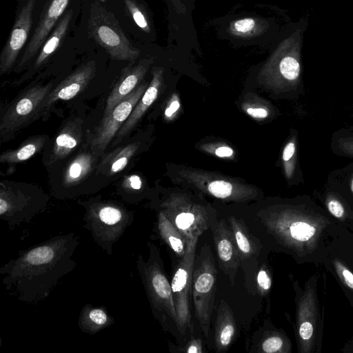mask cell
<instances>
[{
  "label": "cell",
  "mask_w": 353,
  "mask_h": 353,
  "mask_svg": "<svg viewBox=\"0 0 353 353\" xmlns=\"http://www.w3.org/2000/svg\"><path fill=\"white\" fill-rule=\"evenodd\" d=\"M122 187L128 193L137 192L142 188V181L139 176L132 174L125 177Z\"/></svg>",
  "instance_id": "obj_34"
},
{
  "label": "cell",
  "mask_w": 353,
  "mask_h": 353,
  "mask_svg": "<svg viewBox=\"0 0 353 353\" xmlns=\"http://www.w3.org/2000/svg\"><path fill=\"white\" fill-rule=\"evenodd\" d=\"M96 159L91 150L79 152L66 166L63 174V185L69 188L81 183L92 171Z\"/></svg>",
  "instance_id": "obj_23"
},
{
  "label": "cell",
  "mask_w": 353,
  "mask_h": 353,
  "mask_svg": "<svg viewBox=\"0 0 353 353\" xmlns=\"http://www.w3.org/2000/svg\"><path fill=\"white\" fill-rule=\"evenodd\" d=\"M256 352L275 353L284 352V341L279 335L269 334L259 342Z\"/></svg>",
  "instance_id": "obj_29"
},
{
  "label": "cell",
  "mask_w": 353,
  "mask_h": 353,
  "mask_svg": "<svg viewBox=\"0 0 353 353\" xmlns=\"http://www.w3.org/2000/svg\"><path fill=\"white\" fill-rule=\"evenodd\" d=\"M96 71V62L94 60L88 61L76 68L49 92L42 103L41 114L48 110L59 100L68 101L76 97L90 83Z\"/></svg>",
  "instance_id": "obj_15"
},
{
  "label": "cell",
  "mask_w": 353,
  "mask_h": 353,
  "mask_svg": "<svg viewBox=\"0 0 353 353\" xmlns=\"http://www.w3.org/2000/svg\"><path fill=\"white\" fill-rule=\"evenodd\" d=\"M156 229L159 236L178 260L183 259L191 243H188L186 239L161 210L157 214Z\"/></svg>",
  "instance_id": "obj_21"
},
{
  "label": "cell",
  "mask_w": 353,
  "mask_h": 353,
  "mask_svg": "<svg viewBox=\"0 0 353 353\" xmlns=\"http://www.w3.org/2000/svg\"><path fill=\"white\" fill-rule=\"evenodd\" d=\"M37 1L17 0L14 23L0 54L1 74L14 70L30 39Z\"/></svg>",
  "instance_id": "obj_9"
},
{
  "label": "cell",
  "mask_w": 353,
  "mask_h": 353,
  "mask_svg": "<svg viewBox=\"0 0 353 353\" xmlns=\"http://www.w3.org/2000/svg\"><path fill=\"white\" fill-rule=\"evenodd\" d=\"M219 266L233 286L241 259L233 234L225 220L211 227Z\"/></svg>",
  "instance_id": "obj_14"
},
{
  "label": "cell",
  "mask_w": 353,
  "mask_h": 353,
  "mask_svg": "<svg viewBox=\"0 0 353 353\" xmlns=\"http://www.w3.org/2000/svg\"><path fill=\"white\" fill-rule=\"evenodd\" d=\"M148 87L147 83L139 85L108 114L103 115L90 141V150L97 158L104 153Z\"/></svg>",
  "instance_id": "obj_11"
},
{
  "label": "cell",
  "mask_w": 353,
  "mask_h": 353,
  "mask_svg": "<svg viewBox=\"0 0 353 353\" xmlns=\"http://www.w3.org/2000/svg\"><path fill=\"white\" fill-rule=\"evenodd\" d=\"M327 207L329 212L336 218H341L344 215L342 203L335 198L330 197L327 200Z\"/></svg>",
  "instance_id": "obj_35"
},
{
  "label": "cell",
  "mask_w": 353,
  "mask_h": 353,
  "mask_svg": "<svg viewBox=\"0 0 353 353\" xmlns=\"http://www.w3.org/2000/svg\"><path fill=\"white\" fill-rule=\"evenodd\" d=\"M334 265L340 276L345 283L351 289H353V274L339 261L334 262Z\"/></svg>",
  "instance_id": "obj_36"
},
{
  "label": "cell",
  "mask_w": 353,
  "mask_h": 353,
  "mask_svg": "<svg viewBox=\"0 0 353 353\" xmlns=\"http://www.w3.org/2000/svg\"><path fill=\"white\" fill-rule=\"evenodd\" d=\"M236 333V324L232 309L223 299L219 302L216 313L214 344L216 352H226Z\"/></svg>",
  "instance_id": "obj_19"
},
{
  "label": "cell",
  "mask_w": 353,
  "mask_h": 353,
  "mask_svg": "<svg viewBox=\"0 0 353 353\" xmlns=\"http://www.w3.org/2000/svg\"><path fill=\"white\" fill-rule=\"evenodd\" d=\"M215 154L219 157H230L232 155L233 150L230 147L221 146L216 150Z\"/></svg>",
  "instance_id": "obj_40"
},
{
  "label": "cell",
  "mask_w": 353,
  "mask_h": 353,
  "mask_svg": "<svg viewBox=\"0 0 353 353\" xmlns=\"http://www.w3.org/2000/svg\"><path fill=\"white\" fill-rule=\"evenodd\" d=\"M121 8L122 14L128 24L130 21L140 30L148 32L149 22L142 6L138 0H115Z\"/></svg>",
  "instance_id": "obj_26"
},
{
  "label": "cell",
  "mask_w": 353,
  "mask_h": 353,
  "mask_svg": "<svg viewBox=\"0 0 353 353\" xmlns=\"http://www.w3.org/2000/svg\"><path fill=\"white\" fill-rule=\"evenodd\" d=\"M279 70L284 84L292 88L299 85L301 65L297 53L283 57L279 62Z\"/></svg>",
  "instance_id": "obj_27"
},
{
  "label": "cell",
  "mask_w": 353,
  "mask_h": 353,
  "mask_svg": "<svg viewBox=\"0 0 353 353\" xmlns=\"http://www.w3.org/2000/svg\"><path fill=\"white\" fill-rule=\"evenodd\" d=\"M208 191L212 196L218 199H225L234 198L237 199L233 196L232 185L225 181L219 180L211 182L208 186Z\"/></svg>",
  "instance_id": "obj_30"
},
{
  "label": "cell",
  "mask_w": 353,
  "mask_h": 353,
  "mask_svg": "<svg viewBox=\"0 0 353 353\" xmlns=\"http://www.w3.org/2000/svg\"><path fill=\"white\" fill-rule=\"evenodd\" d=\"M197 242L198 240L192 241L184 257L179 261L170 282L182 338L188 330L192 331L190 296Z\"/></svg>",
  "instance_id": "obj_10"
},
{
  "label": "cell",
  "mask_w": 353,
  "mask_h": 353,
  "mask_svg": "<svg viewBox=\"0 0 353 353\" xmlns=\"http://www.w3.org/2000/svg\"><path fill=\"white\" fill-rule=\"evenodd\" d=\"M48 197L42 194L0 184V219L10 228L29 223L47 205Z\"/></svg>",
  "instance_id": "obj_8"
},
{
  "label": "cell",
  "mask_w": 353,
  "mask_h": 353,
  "mask_svg": "<svg viewBox=\"0 0 353 353\" xmlns=\"http://www.w3.org/2000/svg\"><path fill=\"white\" fill-rule=\"evenodd\" d=\"M227 222L233 234L241 263L245 260L257 257L262 248L260 240L249 231L245 223L241 220L231 216Z\"/></svg>",
  "instance_id": "obj_20"
},
{
  "label": "cell",
  "mask_w": 353,
  "mask_h": 353,
  "mask_svg": "<svg viewBox=\"0 0 353 353\" xmlns=\"http://www.w3.org/2000/svg\"><path fill=\"white\" fill-rule=\"evenodd\" d=\"M190 244L198 240L217 221L216 216L203 205L183 200H170L163 203L159 210Z\"/></svg>",
  "instance_id": "obj_7"
},
{
  "label": "cell",
  "mask_w": 353,
  "mask_h": 353,
  "mask_svg": "<svg viewBox=\"0 0 353 353\" xmlns=\"http://www.w3.org/2000/svg\"><path fill=\"white\" fill-rule=\"evenodd\" d=\"M161 83V73L155 70L152 79L144 94L134 106L129 117L115 135L114 145L119 143L136 126L145 111L157 97Z\"/></svg>",
  "instance_id": "obj_18"
},
{
  "label": "cell",
  "mask_w": 353,
  "mask_h": 353,
  "mask_svg": "<svg viewBox=\"0 0 353 353\" xmlns=\"http://www.w3.org/2000/svg\"><path fill=\"white\" fill-rule=\"evenodd\" d=\"M114 323L115 319L108 312L105 307L86 303L81 310L77 325L81 332L95 334Z\"/></svg>",
  "instance_id": "obj_22"
},
{
  "label": "cell",
  "mask_w": 353,
  "mask_h": 353,
  "mask_svg": "<svg viewBox=\"0 0 353 353\" xmlns=\"http://www.w3.org/2000/svg\"><path fill=\"white\" fill-rule=\"evenodd\" d=\"M256 281L259 294L261 296L268 294L272 286V279L265 265L260 267L256 274Z\"/></svg>",
  "instance_id": "obj_31"
},
{
  "label": "cell",
  "mask_w": 353,
  "mask_h": 353,
  "mask_svg": "<svg viewBox=\"0 0 353 353\" xmlns=\"http://www.w3.org/2000/svg\"><path fill=\"white\" fill-rule=\"evenodd\" d=\"M87 28L90 37L112 59L134 63L139 57V50L130 41L117 17L98 0L90 4Z\"/></svg>",
  "instance_id": "obj_4"
},
{
  "label": "cell",
  "mask_w": 353,
  "mask_h": 353,
  "mask_svg": "<svg viewBox=\"0 0 353 353\" xmlns=\"http://www.w3.org/2000/svg\"><path fill=\"white\" fill-rule=\"evenodd\" d=\"M180 107V103L177 100L172 101L169 107L165 111V115L167 118L171 117V116L175 113Z\"/></svg>",
  "instance_id": "obj_41"
},
{
  "label": "cell",
  "mask_w": 353,
  "mask_h": 353,
  "mask_svg": "<svg viewBox=\"0 0 353 353\" xmlns=\"http://www.w3.org/2000/svg\"><path fill=\"white\" fill-rule=\"evenodd\" d=\"M73 1L74 0H47L42 7L39 20L30 39L13 70L14 72H20L28 67L47 37L64 12L72 6Z\"/></svg>",
  "instance_id": "obj_12"
},
{
  "label": "cell",
  "mask_w": 353,
  "mask_h": 353,
  "mask_svg": "<svg viewBox=\"0 0 353 353\" xmlns=\"http://www.w3.org/2000/svg\"><path fill=\"white\" fill-rule=\"evenodd\" d=\"M337 151L344 156L353 157V135L339 137L336 141Z\"/></svg>",
  "instance_id": "obj_33"
},
{
  "label": "cell",
  "mask_w": 353,
  "mask_h": 353,
  "mask_svg": "<svg viewBox=\"0 0 353 353\" xmlns=\"http://www.w3.org/2000/svg\"><path fill=\"white\" fill-rule=\"evenodd\" d=\"M247 113L254 118L259 119L265 118L268 115V111L262 108H249L247 109Z\"/></svg>",
  "instance_id": "obj_39"
},
{
  "label": "cell",
  "mask_w": 353,
  "mask_h": 353,
  "mask_svg": "<svg viewBox=\"0 0 353 353\" xmlns=\"http://www.w3.org/2000/svg\"><path fill=\"white\" fill-rule=\"evenodd\" d=\"M46 141V136L31 137L23 142L17 148L3 152L0 156V161L4 163H18L25 161L38 153L44 146Z\"/></svg>",
  "instance_id": "obj_25"
},
{
  "label": "cell",
  "mask_w": 353,
  "mask_h": 353,
  "mask_svg": "<svg viewBox=\"0 0 353 353\" xmlns=\"http://www.w3.org/2000/svg\"><path fill=\"white\" fill-rule=\"evenodd\" d=\"M148 67L147 61H143L136 65H129L122 70L107 99L103 115L108 114L137 88L143 78Z\"/></svg>",
  "instance_id": "obj_17"
},
{
  "label": "cell",
  "mask_w": 353,
  "mask_h": 353,
  "mask_svg": "<svg viewBox=\"0 0 353 353\" xmlns=\"http://www.w3.org/2000/svg\"><path fill=\"white\" fill-rule=\"evenodd\" d=\"M169 350L174 352H185V353H203L202 341L199 338H192L183 347H177L169 343Z\"/></svg>",
  "instance_id": "obj_32"
},
{
  "label": "cell",
  "mask_w": 353,
  "mask_h": 353,
  "mask_svg": "<svg viewBox=\"0 0 353 353\" xmlns=\"http://www.w3.org/2000/svg\"><path fill=\"white\" fill-rule=\"evenodd\" d=\"M77 17V6L75 8L71 6L64 12L57 26L47 37L37 55L26 68V72L15 81V84L19 85L29 80L41 68L44 67L64 43L73 28Z\"/></svg>",
  "instance_id": "obj_13"
},
{
  "label": "cell",
  "mask_w": 353,
  "mask_h": 353,
  "mask_svg": "<svg viewBox=\"0 0 353 353\" xmlns=\"http://www.w3.org/2000/svg\"><path fill=\"white\" fill-rule=\"evenodd\" d=\"M83 120L75 118L68 121L57 134L48 164L56 163L72 153L83 140Z\"/></svg>",
  "instance_id": "obj_16"
},
{
  "label": "cell",
  "mask_w": 353,
  "mask_h": 353,
  "mask_svg": "<svg viewBox=\"0 0 353 353\" xmlns=\"http://www.w3.org/2000/svg\"><path fill=\"white\" fill-rule=\"evenodd\" d=\"M217 270L210 247L204 245L195 254L191 297L202 332L208 337L217 284Z\"/></svg>",
  "instance_id": "obj_5"
},
{
  "label": "cell",
  "mask_w": 353,
  "mask_h": 353,
  "mask_svg": "<svg viewBox=\"0 0 353 353\" xmlns=\"http://www.w3.org/2000/svg\"><path fill=\"white\" fill-rule=\"evenodd\" d=\"M255 23L252 18L243 19L236 21L233 26V28L239 32L246 33L251 31L254 27Z\"/></svg>",
  "instance_id": "obj_37"
},
{
  "label": "cell",
  "mask_w": 353,
  "mask_h": 353,
  "mask_svg": "<svg viewBox=\"0 0 353 353\" xmlns=\"http://www.w3.org/2000/svg\"><path fill=\"white\" fill-rule=\"evenodd\" d=\"M79 239L72 232L54 236L19 251L0 268L2 283L17 292V300L34 303L46 299L59 280L77 266L74 253Z\"/></svg>",
  "instance_id": "obj_1"
},
{
  "label": "cell",
  "mask_w": 353,
  "mask_h": 353,
  "mask_svg": "<svg viewBox=\"0 0 353 353\" xmlns=\"http://www.w3.org/2000/svg\"><path fill=\"white\" fill-rule=\"evenodd\" d=\"M350 190L352 191V192L353 193V175L351 177V179H350Z\"/></svg>",
  "instance_id": "obj_42"
},
{
  "label": "cell",
  "mask_w": 353,
  "mask_h": 353,
  "mask_svg": "<svg viewBox=\"0 0 353 353\" xmlns=\"http://www.w3.org/2000/svg\"><path fill=\"white\" fill-rule=\"evenodd\" d=\"M52 83L32 86L17 97L1 117V140L10 139L17 131L37 119L41 114L44 99L52 90Z\"/></svg>",
  "instance_id": "obj_6"
},
{
  "label": "cell",
  "mask_w": 353,
  "mask_h": 353,
  "mask_svg": "<svg viewBox=\"0 0 353 353\" xmlns=\"http://www.w3.org/2000/svg\"><path fill=\"white\" fill-rule=\"evenodd\" d=\"M296 141L293 138L285 145L282 154L285 173L288 179L292 178L296 169Z\"/></svg>",
  "instance_id": "obj_28"
},
{
  "label": "cell",
  "mask_w": 353,
  "mask_h": 353,
  "mask_svg": "<svg viewBox=\"0 0 353 353\" xmlns=\"http://www.w3.org/2000/svg\"><path fill=\"white\" fill-rule=\"evenodd\" d=\"M146 261L140 254L136 261L138 274L145 291L153 316L164 331L182 338L170 282L165 274L159 248L148 242Z\"/></svg>",
  "instance_id": "obj_2"
},
{
  "label": "cell",
  "mask_w": 353,
  "mask_h": 353,
  "mask_svg": "<svg viewBox=\"0 0 353 353\" xmlns=\"http://www.w3.org/2000/svg\"><path fill=\"white\" fill-rule=\"evenodd\" d=\"M314 328L308 321H303L300 324L299 334L303 341L310 339L313 335Z\"/></svg>",
  "instance_id": "obj_38"
},
{
  "label": "cell",
  "mask_w": 353,
  "mask_h": 353,
  "mask_svg": "<svg viewBox=\"0 0 353 353\" xmlns=\"http://www.w3.org/2000/svg\"><path fill=\"white\" fill-rule=\"evenodd\" d=\"M79 203L85 210L83 228L99 247L112 255L114 244L132 224L134 213L121 203L99 197Z\"/></svg>",
  "instance_id": "obj_3"
},
{
  "label": "cell",
  "mask_w": 353,
  "mask_h": 353,
  "mask_svg": "<svg viewBox=\"0 0 353 353\" xmlns=\"http://www.w3.org/2000/svg\"><path fill=\"white\" fill-rule=\"evenodd\" d=\"M138 148V143H132L118 148L101 161L98 171L108 176L120 172L127 166Z\"/></svg>",
  "instance_id": "obj_24"
}]
</instances>
